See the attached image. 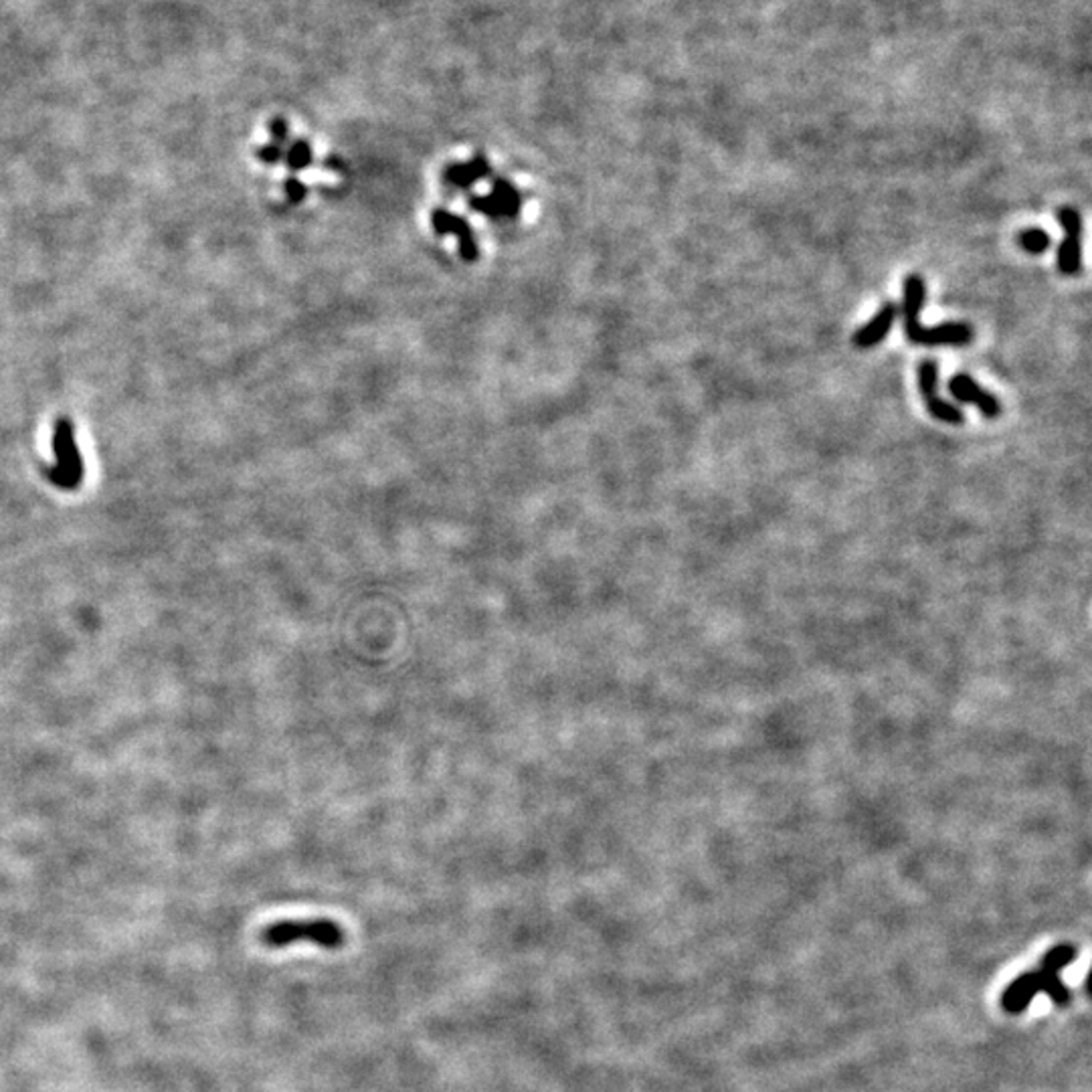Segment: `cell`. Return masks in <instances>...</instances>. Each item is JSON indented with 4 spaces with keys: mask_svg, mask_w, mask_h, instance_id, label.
I'll return each instance as SVG.
<instances>
[{
    "mask_svg": "<svg viewBox=\"0 0 1092 1092\" xmlns=\"http://www.w3.org/2000/svg\"><path fill=\"white\" fill-rule=\"evenodd\" d=\"M265 947L281 949L294 942H312L322 949L334 951L344 945V929L331 919H300V921H277L272 922L260 935Z\"/></svg>",
    "mask_w": 1092,
    "mask_h": 1092,
    "instance_id": "6da1fadb",
    "label": "cell"
},
{
    "mask_svg": "<svg viewBox=\"0 0 1092 1092\" xmlns=\"http://www.w3.org/2000/svg\"><path fill=\"white\" fill-rule=\"evenodd\" d=\"M53 454L57 463L53 468H45L47 480L59 490H78L83 482V459L76 441V427L67 417L55 421L53 427Z\"/></svg>",
    "mask_w": 1092,
    "mask_h": 1092,
    "instance_id": "7a4b0ae2",
    "label": "cell"
},
{
    "mask_svg": "<svg viewBox=\"0 0 1092 1092\" xmlns=\"http://www.w3.org/2000/svg\"><path fill=\"white\" fill-rule=\"evenodd\" d=\"M1040 992L1048 995L1056 1006H1066L1070 1001L1068 987L1062 983L1060 977L1046 976L1044 971H1028V974L1017 976L1001 995V1008L1008 1013H1022Z\"/></svg>",
    "mask_w": 1092,
    "mask_h": 1092,
    "instance_id": "3957f363",
    "label": "cell"
},
{
    "mask_svg": "<svg viewBox=\"0 0 1092 1092\" xmlns=\"http://www.w3.org/2000/svg\"><path fill=\"white\" fill-rule=\"evenodd\" d=\"M1058 223L1066 231L1065 242L1060 243L1058 253H1056V263L1060 274L1065 276H1076L1081 274V267H1083V219L1081 213L1076 211L1074 206H1060L1056 211Z\"/></svg>",
    "mask_w": 1092,
    "mask_h": 1092,
    "instance_id": "277c9868",
    "label": "cell"
},
{
    "mask_svg": "<svg viewBox=\"0 0 1092 1092\" xmlns=\"http://www.w3.org/2000/svg\"><path fill=\"white\" fill-rule=\"evenodd\" d=\"M919 386L924 399V405L935 419L949 425L963 423L961 409L939 397V363L933 361V358H926V361L919 365Z\"/></svg>",
    "mask_w": 1092,
    "mask_h": 1092,
    "instance_id": "5b68a950",
    "label": "cell"
},
{
    "mask_svg": "<svg viewBox=\"0 0 1092 1092\" xmlns=\"http://www.w3.org/2000/svg\"><path fill=\"white\" fill-rule=\"evenodd\" d=\"M908 340L912 344H922V347H963L974 340V328L967 322H947L933 328L921 324Z\"/></svg>",
    "mask_w": 1092,
    "mask_h": 1092,
    "instance_id": "8992f818",
    "label": "cell"
},
{
    "mask_svg": "<svg viewBox=\"0 0 1092 1092\" xmlns=\"http://www.w3.org/2000/svg\"><path fill=\"white\" fill-rule=\"evenodd\" d=\"M949 391L951 395L961 401L967 403V405H976L987 419H995L1001 413V405L995 395L987 393L985 388H981L974 377L965 375V372H959V375H955L949 381Z\"/></svg>",
    "mask_w": 1092,
    "mask_h": 1092,
    "instance_id": "52a82bcc",
    "label": "cell"
},
{
    "mask_svg": "<svg viewBox=\"0 0 1092 1092\" xmlns=\"http://www.w3.org/2000/svg\"><path fill=\"white\" fill-rule=\"evenodd\" d=\"M896 316H899V306H896L894 302H886L876 312V316L870 322L858 328V332L854 334L856 347L864 349V350L874 349L876 344H880L888 336Z\"/></svg>",
    "mask_w": 1092,
    "mask_h": 1092,
    "instance_id": "ba28073f",
    "label": "cell"
},
{
    "mask_svg": "<svg viewBox=\"0 0 1092 1092\" xmlns=\"http://www.w3.org/2000/svg\"><path fill=\"white\" fill-rule=\"evenodd\" d=\"M1076 957V947L1070 945V942H1062V945H1054L1048 953L1042 957L1040 961V971H1044L1046 976H1054L1060 977V971L1068 967Z\"/></svg>",
    "mask_w": 1092,
    "mask_h": 1092,
    "instance_id": "9c48e42d",
    "label": "cell"
},
{
    "mask_svg": "<svg viewBox=\"0 0 1092 1092\" xmlns=\"http://www.w3.org/2000/svg\"><path fill=\"white\" fill-rule=\"evenodd\" d=\"M1020 245L1028 251V253H1034V256H1040L1046 249L1052 245V239L1050 235L1046 233L1040 227H1031V229H1024L1020 233Z\"/></svg>",
    "mask_w": 1092,
    "mask_h": 1092,
    "instance_id": "30bf717a",
    "label": "cell"
},
{
    "mask_svg": "<svg viewBox=\"0 0 1092 1092\" xmlns=\"http://www.w3.org/2000/svg\"><path fill=\"white\" fill-rule=\"evenodd\" d=\"M283 158H286L290 169L302 170V169H306L308 164L312 162V148H310V144H308L306 140H295V142L290 146V151L286 152V156H283Z\"/></svg>",
    "mask_w": 1092,
    "mask_h": 1092,
    "instance_id": "8fae6325",
    "label": "cell"
},
{
    "mask_svg": "<svg viewBox=\"0 0 1092 1092\" xmlns=\"http://www.w3.org/2000/svg\"><path fill=\"white\" fill-rule=\"evenodd\" d=\"M283 156H286V152H283V148L279 144H267L258 151V158L265 164H276L283 160Z\"/></svg>",
    "mask_w": 1092,
    "mask_h": 1092,
    "instance_id": "7c38bea8",
    "label": "cell"
},
{
    "mask_svg": "<svg viewBox=\"0 0 1092 1092\" xmlns=\"http://www.w3.org/2000/svg\"><path fill=\"white\" fill-rule=\"evenodd\" d=\"M269 132H272L274 136V144H286L288 142V124L286 119L281 117H274L272 122H269Z\"/></svg>",
    "mask_w": 1092,
    "mask_h": 1092,
    "instance_id": "4fadbf2b",
    "label": "cell"
},
{
    "mask_svg": "<svg viewBox=\"0 0 1092 1092\" xmlns=\"http://www.w3.org/2000/svg\"><path fill=\"white\" fill-rule=\"evenodd\" d=\"M286 192H288V199H290L292 203H300V201L304 199L306 188H304L302 183H297L295 178H290V181L286 183Z\"/></svg>",
    "mask_w": 1092,
    "mask_h": 1092,
    "instance_id": "5bb4252c",
    "label": "cell"
}]
</instances>
